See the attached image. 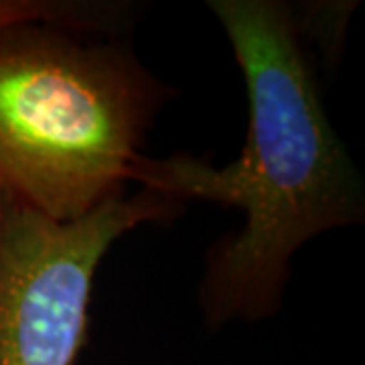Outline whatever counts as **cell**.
<instances>
[{
	"label": "cell",
	"instance_id": "6da1fadb",
	"mask_svg": "<svg viewBox=\"0 0 365 365\" xmlns=\"http://www.w3.org/2000/svg\"><path fill=\"white\" fill-rule=\"evenodd\" d=\"M246 83L248 128L240 155L217 167L175 153L132 163L128 182L187 205L242 213V227L207 252L197 290L211 331L278 314L292 258L304 244L365 220V185L331 124L323 69L341 57L355 2L209 0Z\"/></svg>",
	"mask_w": 365,
	"mask_h": 365
},
{
	"label": "cell",
	"instance_id": "7a4b0ae2",
	"mask_svg": "<svg viewBox=\"0 0 365 365\" xmlns=\"http://www.w3.org/2000/svg\"><path fill=\"white\" fill-rule=\"evenodd\" d=\"M128 2H55L0 26V193L76 222L126 193L177 88L144 66Z\"/></svg>",
	"mask_w": 365,
	"mask_h": 365
},
{
	"label": "cell",
	"instance_id": "3957f363",
	"mask_svg": "<svg viewBox=\"0 0 365 365\" xmlns=\"http://www.w3.org/2000/svg\"><path fill=\"white\" fill-rule=\"evenodd\" d=\"M185 209L138 187L63 223L0 193V365H76L106 254L128 232L175 222Z\"/></svg>",
	"mask_w": 365,
	"mask_h": 365
},
{
	"label": "cell",
	"instance_id": "277c9868",
	"mask_svg": "<svg viewBox=\"0 0 365 365\" xmlns=\"http://www.w3.org/2000/svg\"><path fill=\"white\" fill-rule=\"evenodd\" d=\"M53 4V0H0V26L26 16L47 13Z\"/></svg>",
	"mask_w": 365,
	"mask_h": 365
}]
</instances>
